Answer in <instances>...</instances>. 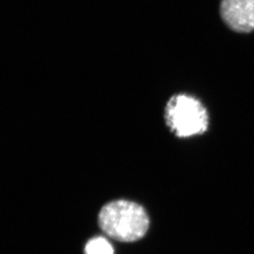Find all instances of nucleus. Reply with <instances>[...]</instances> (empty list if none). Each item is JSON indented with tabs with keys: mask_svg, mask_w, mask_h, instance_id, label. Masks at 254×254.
<instances>
[{
	"mask_svg": "<svg viewBox=\"0 0 254 254\" xmlns=\"http://www.w3.org/2000/svg\"><path fill=\"white\" fill-rule=\"evenodd\" d=\"M149 217L137 203L117 200L106 204L99 214V226L110 237L120 242H134L146 235Z\"/></svg>",
	"mask_w": 254,
	"mask_h": 254,
	"instance_id": "1",
	"label": "nucleus"
},
{
	"mask_svg": "<svg viewBox=\"0 0 254 254\" xmlns=\"http://www.w3.org/2000/svg\"><path fill=\"white\" fill-rule=\"evenodd\" d=\"M165 121L170 131L178 137L203 134L209 125L205 106L187 94L171 96L165 107Z\"/></svg>",
	"mask_w": 254,
	"mask_h": 254,
	"instance_id": "2",
	"label": "nucleus"
},
{
	"mask_svg": "<svg viewBox=\"0 0 254 254\" xmlns=\"http://www.w3.org/2000/svg\"><path fill=\"white\" fill-rule=\"evenodd\" d=\"M220 12L223 22L232 31H254V0H221Z\"/></svg>",
	"mask_w": 254,
	"mask_h": 254,
	"instance_id": "3",
	"label": "nucleus"
},
{
	"mask_svg": "<svg viewBox=\"0 0 254 254\" xmlns=\"http://www.w3.org/2000/svg\"><path fill=\"white\" fill-rule=\"evenodd\" d=\"M85 252L86 254H114V249L105 238L96 237L86 244Z\"/></svg>",
	"mask_w": 254,
	"mask_h": 254,
	"instance_id": "4",
	"label": "nucleus"
}]
</instances>
